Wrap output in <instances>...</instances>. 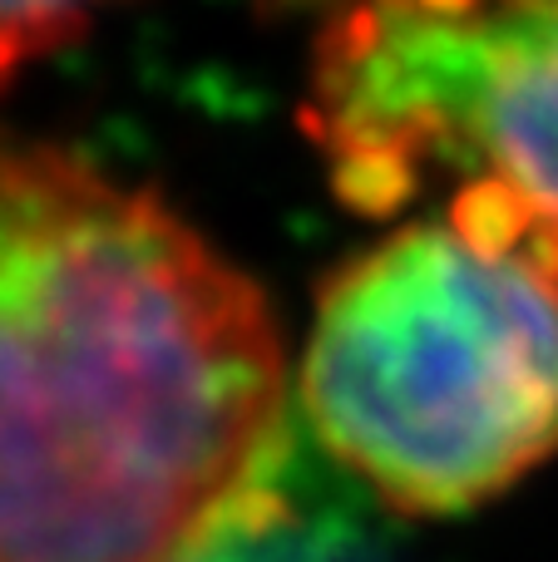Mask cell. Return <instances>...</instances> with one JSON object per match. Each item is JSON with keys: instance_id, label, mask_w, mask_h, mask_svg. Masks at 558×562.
Segmentation results:
<instances>
[{"instance_id": "6da1fadb", "label": "cell", "mask_w": 558, "mask_h": 562, "mask_svg": "<svg viewBox=\"0 0 558 562\" xmlns=\"http://www.w3.org/2000/svg\"><path fill=\"white\" fill-rule=\"evenodd\" d=\"M263 291L0 128V562H198L292 464Z\"/></svg>"}, {"instance_id": "7a4b0ae2", "label": "cell", "mask_w": 558, "mask_h": 562, "mask_svg": "<svg viewBox=\"0 0 558 562\" xmlns=\"http://www.w3.org/2000/svg\"><path fill=\"white\" fill-rule=\"evenodd\" d=\"M302 409L395 514L494 504L558 454V286L455 217L401 227L322 286Z\"/></svg>"}, {"instance_id": "3957f363", "label": "cell", "mask_w": 558, "mask_h": 562, "mask_svg": "<svg viewBox=\"0 0 558 562\" xmlns=\"http://www.w3.org/2000/svg\"><path fill=\"white\" fill-rule=\"evenodd\" d=\"M306 134L342 203L445 217L558 286V0H356L312 59Z\"/></svg>"}, {"instance_id": "277c9868", "label": "cell", "mask_w": 558, "mask_h": 562, "mask_svg": "<svg viewBox=\"0 0 558 562\" xmlns=\"http://www.w3.org/2000/svg\"><path fill=\"white\" fill-rule=\"evenodd\" d=\"M302 459L243 514V524L213 543L198 562H381L361 528L332 504L306 488Z\"/></svg>"}, {"instance_id": "5b68a950", "label": "cell", "mask_w": 558, "mask_h": 562, "mask_svg": "<svg viewBox=\"0 0 558 562\" xmlns=\"http://www.w3.org/2000/svg\"><path fill=\"white\" fill-rule=\"evenodd\" d=\"M109 0H0V94L20 69L79 40Z\"/></svg>"}]
</instances>
